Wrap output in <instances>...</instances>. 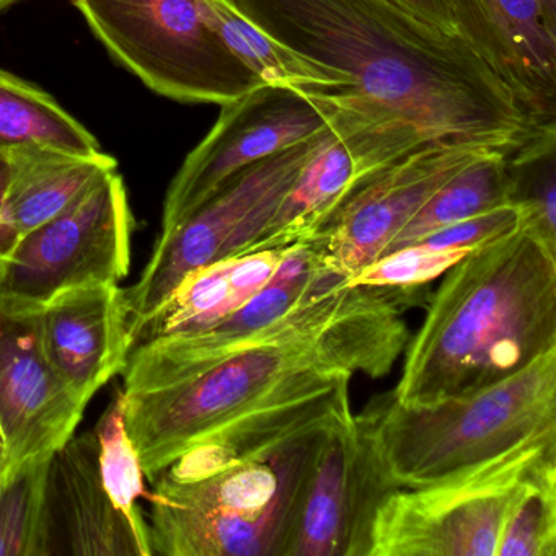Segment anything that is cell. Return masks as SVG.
<instances>
[{"mask_svg": "<svg viewBox=\"0 0 556 556\" xmlns=\"http://www.w3.org/2000/svg\"><path fill=\"white\" fill-rule=\"evenodd\" d=\"M421 288L337 279L252 333L206 348L146 341L125 369V425L154 481L198 442L281 396L363 374L389 376L409 341L403 312Z\"/></svg>", "mask_w": 556, "mask_h": 556, "instance_id": "obj_1", "label": "cell"}, {"mask_svg": "<svg viewBox=\"0 0 556 556\" xmlns=\"http://www.w3.org/2000/svg\"><path fill=\"white\" fill-rule=\"evenodd\" d=\"M279 43L344 74L351 102L390 113L429 141L513 154L555 126L536 119L460 34L390 0H232Z\"/></svg>", "mask_w": 556, "mask_h": 556, "instance_id": "obj_2", "label": "cell"}, {"mask_svg": "<svg viewBox=\"0 0 556 556\" xmlns=\"http://www.w3.org/2000/svg\"><path fill=\"white\" fill-rule=\"evenodd\" d=\"M556 350V250L520 226L445 273L389 395L422 408L509 379Z\"/></svg>", "mask_w": 556, "mask_h": 556, "instance_id": "obj_3", "label": "cell"}, {"mask_svg": "<svg viewBox=\"0 0 556 556\" xmlns=\"http://www.w3.org/2000/svg\"><path fill=\"white\" fill-rule=\"evenodd\" d=\"M350 416L295 432L233 464L165 468L152 481V555L288 556L318 451L328 431Z\"/></svg>", "mask_w": 556, "mask_h": 556, "instance_id": "obj_4", "label": "cell"}, {"mask_svg": "<svg viewBox=\"0 0 556 556\" xmlns=\"http://www.w3.org/2000/svg\"><path fill=\"white\" fill-rule=\"evenodd\" d=\"M369 409L396 483H435L526 442L556 435V350L468 395L422 408H406L386 395Z\"/></svg>", "mask_w": 556, "mask_h": 556, "instance_id": "obj_5", "label": "cell"}, {"mask_svg": "<svg viewBox=\"0 0 556 556\" xmlns=\"http://www.w3.org/2000/svg\"><path fill=\"white\" fill-rule=\"evenodd\" d=\"M556 460V435L418 488L380 506L370 556H497L504 529L536 471Z\"/></svg>", "mask_w": 556, "mask_h": 556, "instance_id": "obj_6", "label": "cell"}, {"mask_svg": "<svg viewBox=\"0 0 556 556\" xmlns=\"http://www.w3.org/2000/svg\"><path fill=\"white\" fill-rule=\"evenodd\" d=\"M106 50L159 96L226 105L262 80L213 30L200 0H71Z\"/></svg>", "mask_w": 556, "mask_h": 556, "instance_id": "obj_7", "label": "cell"}, {"mask_svg": "<svg viewBox=\"0 0 556 556\" xmlns=\"http://www.w3.org/2000/svg\"><path fill=\"white\" fill-rule=\"evenodd\" d=\"M330 129L247 168L175 229L161 233L141 278L125 289L132 346L190 273L249 250Z\"/></svg>", "mask_w": 556, "mask_h": 556, "instance_id": "obj_8", "label": "cell"}, {"mask_svg": "<svg viewBox=\"0 0 556 556\" xmlns=\"http://www.w3.org/2000/svg\"><path fill=\"white\" fill-rule=\"evenodd\" d=\"M135 216L125 181L110 172L0 262V304L40 308L71 289L118 285L131 266Z\"/></svg>", "mask_w": 556, "mask_h": 556, "instance_id": "obj_9", "label": "cell"}, {"mask_svg": "<svg viewBox=\"0 0 556 556\" xmlns=\"http://www.w3.org/2000/svg\"><path fill=\"white\" fill-rule=\"evenodd\" d=\"M333 116L330 92L266 84L220 106L219 118L168 187L161 233L175 229L247 168L328 131Z\"/></svg>", "mask_w": 556, "mask_h": 556, "instance_id": "obj_10", "label": "cell"}, {"mask_svg": "<svg viewBox=\"0 0 556 556\" xmlns=\"http://www.w3.org/2000/svg\"><path fill=\"white\" fill-rule=\"evenodd\" d=\"M330 97L334 103L330 132L245 253L307 242L366 181L432 142L405 119L357 105L337 90H330Z\"/></svg>", "mask_w": 556, "mask_h": 556, "instance_id": "obj_11", "label": "cell"}, {"mask_svg": "<svg viewBox=\"0 0 556 556\" xmlns=\"http://www.w3.org/2000/svg\"><path fill=\"white\" fill-rule=\"evenodd\" d=\"M400 488L370 409L337 422L318 451L288 556H370L377 514Z\"/></svg>", "mask_w": 556, "mask_h": 556, "instance_id": "obj_12", "label": "cell"}, {"mask_svg": "<svg viewBox=\"0 0 556 556\" xmlns=\"http://www.w3.org/2000/svg\"><path fill=\"white\" fill-rule=\"evenodd\" d=\"M491 152L500 151L454 142L421 146L354 191L304 243L325 271L351 278L387 252L442 185Z\"/></svg>", "mask_w": 556, "mask_h": 556, "instance_id": "obj_13", "label": "cell"}, {"mask_svg": "<svg viewBox=\"0 0 556 556\" xmlns=\"http://www.w3.org/2000/svg\"><path fill=\"white\" fill-rule=\"evenodd\" d=\"M86 408L45 353L38 308L0 304V426L5 441L4 480L24 462L53 454L66 444L83 421Z\"/></svg>", "mask_w": 556, "mask_h": 556, "instance_id": "obj_14", "label": "cell"}, {"mask_svg": "<svg viewBox=\"0 0 556 556\" xmlns=\"http://www.w3.org/2000/svg\"><path fill=\"white\" fill-rule=\"evenodd\" d=\"M47 556H151L148 530L136 527L106 493L96 432L54 451L45 483Z\"/></svg>", "mask_w": 556, "mask_h": 556, "instance_id": "obj_15", "label": "cell"}, {"mask_svg": "<svg viewBox=\"0 0 556 556\" xmlns=\"http://www.w3.org/2000/svg\"><path fill=\"white\" fill-rule=\"evenodd\" d=\"M458 30L543 123L556 118V21L540 0H454Z\"/></svg>", "mask_w": 556, "mask_h": 556, "instance_id": "obj_16", "label": "cell"}, {"mask_svg": "<svg viewBox=\"0 0 556 556\" xmlns=\"http://www.w3.org/2000/svg\"><path fill=\"white\" fill-rule=\"evenodd\" d=\"M38 328L48 359L86 406L128 366L129 312L118 285L63 292L38 308Z\"/></svg>", "mask_w": 556, "mask_h": 556, "instance_id": "obj_17", "label": "cell"}, {"mask_svg": "<svg viewBox=\"0 0 556 556\" xmlns=\"http://www.w3.org/2000/svg\"><path fill=\"white\" fill-rule=\"evenodd\" d=\"M286 252L288 247L227 256L190 273L142 327L135 346L155 338L197 333L229 317L271 278Z\"/></svg>", "mask_w": 556, "mask_h": 556, "instance_id": "obj_18", "label": "cell"}, {"mask_svg": "<svg viewBox=\"0 0 556 556\" xmlns=\"http://www.w3.org/2000/svg\"><path fill=\"white\" fill-rule=\"evenodd\" d=\"M11 185L5 220L18 239L70 206L97 180L118 168L112 155H77L27 146L9 151Z\"/></svg>", "mask_w": 556, "mask_h": 556, "instance_id": "obj_19", "label": "cell"}, {"mask_svg": "<svg viewBox=\"0 0 556 556\" xmlns=\"http://www.w3.org/2000/svg\"><path fill=\"white\" fill-rule=\"evenodd\" d=\"M207 24L227 50L266 86L292 87L304 92L351 90L344 74L279 43L271 35L247 18L232 0H200Z\"/></svg>", "mask_w": 556, "mask_h": 556, "instance_id": "obj_20", "label": "cell"}, {"mask_svg": "<svg viewBox=\"0 0 556 556\" xmlns=\"http://www.w3.org/2000/svg\"><path fill=\"white\" fill-rule=\"evenodd\" d=\"M337 279L341 278L321 268L307 243H295L288 247L285 258L271 278L229 317L197 333L155 338L149 341H162L185 348H206L226 343L266 327L291 311L299 302Z\"/></svg>", "mask_w": 556, "mask_h": 556, "instance_id": "obj_21", "label": "cell"}, {"mask_svg": "<svg viewBox=\"0 0 556 556\" xmlns=\"http://www.w3.org/2000/svg\"><path fill=\"white\" fill-rule=\"evenodd\" d=\"M27 146L77 155L102 152L96 136L50 93L0 70V151Z\"/></svg>", "mask_w": 556, "mask_h": 556, "instance_id": "obj_22", "label": "cell"}, {"mask_svg": "<svg viewBox=\"0 0 556 556\" xmlns=\"http://www.w3.org/2000/svg\"><path fill=\"white\" fill-rule=\"evenodd\" d=\"M506 157L503 152H491L458 172L400 230L383 255L415 245L431 233L468 217L513 203Z\"/></svg>", "mask_w": 556, "mask_h": 556, "instance_id": "obj_23", "label": "cell"}, {"mask_svg": "<svg viewBox=\"0 0 556 556\" xmlns=\"http://www.w3.org/2000/svg\"><path fill=\"white\" fill-rule=\"evenodd\" d=\"M556 126L507 155L510 201L522 211V226L556 250Z\"/></svg>", "mask_w": 556, "mask_h": 556, "instance_id": "obj_24", "label": "cell"}, {"mask_svg": "<svg viewBox=\"0 0 556 556\" xmlns=\"http://www.w3.org/2000/svg\"><path fill=\"white\" fill-rule=\"evenodd\" d=\"M50 457L24 462L0 486V556H47L45 483Z\"/></svg>", "mask_w": 556, "mask_h": 556, "instance_id": "obj_25", "label": "cell"}, {"mask_svg": "<svg viewBox=\"0 0 556 556\" xmlns=\"http://www.w3.org/2000/svg\"><path fill=\"white\" fill-rule=\"evenodd\" d=\"M99 465L106 493L113 504L139 529L148 530V519L138 506L146 496L144 471L125 425V395L118 390L96 429Z\"/></svg>", "mask_w": 556, "mask_h": 556, "instance_id": "obj_26", "label": "cell"}, {"mask_svg": "<svg viewBox=\"0 0 556 556\" xmlns=\"http://www.w3.org/2000/svg\"><path fill=\"white\" fill-rule=\"evenodd\" d=\"M497 556H556V460L530 481L504 529Z\"/></svg>", "mask_w": 556, "mask_h": 556, "instance_id": "obj_27", "label": "cell"}, {"mask_svg": "<svg viewBox=\"0 0 556 556\" xmlns=\"http://www.w3.org/2000/svg\"><path fill=\"white\" fill-rule=\"evenodd\" d=\"M470 252L473 250L432 247L419 242L380 256L344 281L350 286L370 288H422L439 276L445 275Z\"/></svg>", "mask_w": 556, "mask_h": 556, "instance_id": "obj_28", "label": "cell"}, {"mask_svg": "<svg viewBox=\"0 0 556 556\" xmlns=\"http://www.w3.org/2000/svg\"><path fill=\"white\" fill-rule=\"evenodd\" d=\"M520 226H522V211L516 203H507L438 230L419 242L432 247L477 250L509 236Z\"/></svg>", "mask_w": 556, "mask_h": 556, "instance_id": "obj_29", "label": "cell"}, {"mask_svg": "<svg viewBox=\"0 0 556 556\" xmlns=\"http://www.w3.org/2000/svg\"><path fill=\"white\" fill-rule=\"evenodd\" d=\"M390 2L399 5L413 17L421 18L426 24L434 25L451 34H460L454 0H390Z\"/></svg>", "mask_w": 556, "mask_h": 556, "instance_id": "obj_30", "label": "cell"}, {"mask_svg": "<svg viewBox=\"0 0 556 556\" xmlns=\"http://www.w3.org/2000/svg\"><path fill=\"white\" fill-rule=\"evenodd\" d=\"M11 155L8 151H0V262L8 258L18 240L17 233L9 226L4 214L9 185H11Z\"/></svg>", "mask_w": 556, "mask_h": 556, "instance_id": "obj_31", "label": "cell"}, {"mask_svg": "<svg viewBox=\"0 0 556 556\" xmlns=\"http://www.w3.org/2000/svg\"><path fill=\"white\" fill-rule=\"evenodd\" d=\"M5 473V441L2 434V426H0V484L4 481Z\"/></svg>", "mask_w": 556, "mask_h": 556, "instance_id": "obj_32", "label": "cell"}, {"mask_svg": "<svg viewBox=\"0 0 556 556\" xmlns=\"http://www.w3.org/2000/svg\"><path fill=\"white\" fill-rule=\"evenodd\" d=\"M540 2H542L546 14H548L553 21H556V0H540Z\"/></svg>", "mask_w": 556, "mask_h": 556, "instance_id": "obj_33", "label": "cell"}, {"mask_svg": "<svg viewBox=\"0 0 556 556\" xmlns=\"http://www.w3.org/2000/svg\"><path fill=\"white\" fill-rule=\"evenodd\" d=\"M21 0H0V12L8 11L12 5L17 4Z\"/></svg>", "mask_w": 556, "mask_h": 556, "instance_id": "obj_34", "label": "cell"}]
</instances>
